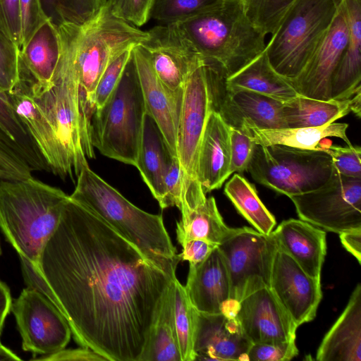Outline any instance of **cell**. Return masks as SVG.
<instances>
[{
  "instance_id": "obj_1",
  "label": "cell",
  "mask_w": 361,
  "mask_h": 361,
  "mask_svg": "<svg viewBox=\"0 0 361 361\" xmlns=\"http://www.w3.org/2000/svg\"><path fill=\"white\" fill-rule=\"evenodd\" d=\"M37 271L75 342L108 361H140L174 279L70 197Z\"/></svg>"
},
{
  "instance_id": "obj_2",
  "label": "cell",
  "mask_w": 361,
  "mask_h": 361,
  "mask_svg": "<svg viewBox=\"0 0 361 361\" xmlns=\"http://www.w3.org/2000/svg\"><path fill=\"white\" fill-rule=\"evenodd\" d=\"M75 183L71 200L101 218L170 277L176 278L180 259L161 215L134 205L88 165L82 169Z\"/></svg>"
},
{
  "instance_id": "obj_3",
  "label": "cell",
  "mask_w": 361,
  "mask_h": 361,
  "mask_svg": "<svg viewBox=\"0 0 361 361\" xmlns=\"http://www.w3.org/2000/svg\"><path fill=\"white\" fill-rule=\"evenodd\" d=\"M19 74L25 80L28 92L47 121L60 155L62 180L75 183L82 169L93 159L94 149L90 126L82 114L79 85L68 57L60 51L59 59L50 82L37 84L27 71L19 66Z\"/></svg>"
},
{
  "instance_id": "obj_4",
  "label": "cell",
  "mask_w": 361,
  "mask_h": 361,
  "mask_svg": "<svg viewBox=\"0 0 361 361\" xmlns=\"http://www.w3.org/2000/svg\"><path fill=\"white\" fill-rule=\"evenodd\" d=\"M56 28L61 51L71 61L78 78L83 115L90 123L95 89L108 63L126 49L139 45L147 37V32L115 16L110 0L84 25L65 24Z\"/></svg>"
},
{
  "instance_id": "obj_5",
  "label": "cell",
  "mask_w": 361,
  "mask_h": 361,
  "mask_svg": "<svg viewBox=\"0 0 361 361\" xmlns=\"http://www.w3.org/2000/svg\"><path fill=\"white\" fill-rule=\"evenodd\" d=\"M69 199L59 188L33 176L0 180V228L20 258L37 271L41 252Z\"/></svg>"
},
{
  "instance_id": "obj_6",
  "label": "cell",
  "mask_w": 361,
  "mask_h": 361,
  "mask_svg": "<svg viewBox=\"0 0 361 361\" xmlns=\"http://www.w3.org/2000/svg\"><path fill=\"white\" fill-rule=\"evenodd\" d=\"M176 24L205 61L220 67L225 78L236 73L266 47V35L248 19L240 0H223Z\"/></svg>"
},
{
  "instance_id": "obj_7",
  "label": "cell",
  "mask_w": 361,
  "mask_h": 361,
  "mask_svg": "<svg viewBox=\"0 0 361 361\" xmlns=\"http://www.w3.org/2000/svg\"><path fill=\"white\" fill-rule=\"evenodd\" d=\"M147 108L133 54L117 85L90 122L94 148L135 166Z\"/></svg>"
},
{
  "instance_id": "obj_8",
  "label": "cell",
  "mask_w": 361,
  "mask_h": 361,
  "mask_svg": "<svg viewBox=\"0 0 361 361\" xmlns=\"http://www.w3.org/2000/svg\"><path fill=\"white\" fill-rule=\"evenodd\" d=\"M342 0H296L286 11L265 51L287 80L298 76L324 38Z\"/></svg>"
},
{
  "instance_id": "obj_9",
  "label": "cell",
  "mask_w": 361,
  "mask_h": 361,
  "mask_svg": "<svg viewBox=\"0 0 361 361\" xmlns=\"http://www.w3.org/2000/svg\"><path fill=\"white\" fill-rule=\"evenodd\" d=\"M334 166L330 155L281 145H257L247 171L259 184L288 196L307 192L323 185Z\"/></svg>"
},
{
  "instance_id": "obj_10",
  "label": "cell",
  "mask_w": 361,
  "mask_h": 361,
  "mask_svg": "<svg viewBox=\"0 0 361 361\" xmlns=\"http://www.w3.org/2000/svg\"><path fill=\"white\" fill-rule=\"evenodd\" d=\"M212 111L204 61L190 75L183 88L176 145L185 190V204L180 212L195 208L207 198L197 180V164L201 140Z\"/></svg>"
},
{
  "instance_id": "obj_11",
  "label": "cell",
  "mask_w": 361,
  "mask_h": 361,
  "mask_svg": "<svg viewBox=\"0 0 361 361\" xmlns=\"http://www.w3.org/2000/svg\"><path fill=\"white\" fill-rule=\"evenodd\" d=\"M289 197L300 219L320 228L338 234L361 229V178L334 168L321 187Z\"/></svg>"
},
{
  "instance_id": "obj_12",
  "label": "cell",
  "mask_w": 361,
  "mask_h": 361,
  "mask_svg": "<svg viewBox=\"0 0 361 361\" xmlns=\"http://www.w3.org/2000/svg\"><path fill=\"white\" fill-rule=\"evenodd\" d=\"M218 247L226 264L233 304L238 306L246 295L259 288L269 287L279 247L272 232L266 235L250 227H242Z\"/></svg>"
},
{
  "instance_id": "obj_13",
  "label": "cell",
  "mask_w": 361,
  "mask_h": 361,
  "mask_svg": "<svg viewBox=\"0 0 361 361\" xmlns=\"http://www.w3.org/2000/svg\"><path fill=\"white\" fill-rule=\"evenodd\" d=\"M204 68L212 110L231 127L242 132L250 128H286L283 102L249 90L227 88L224 75L217 64L204 61Z\"/></svg>"
},
{
  "instance_id": "obj_14",
  "label": "cell",
  "mask_w": 361,
  "mask_h": 361,
  "mask_svg": "<svg viewBox=\"0 0 361 361\" xmlns=\"http://www.w3.org/2000/svg\"><path fill=\"white\" fill-rule=\"evenodd\" d=\"M12 312L22 338V348L47 355L66 348L71 328L55 305L38 290L28 287L12 302Z\"/></svg>"
},
{
  "instance_id": "obj_15",
  "label": "cell",
  "mask_w": 361,
  "mask_h": 361,
  "mask_svg": "<svg viewBox=\"0 0 361 361\" xmlns=\"http://www.w3.org/2000/svg\"><path fill=\"white\" fill-rule=\"evenodd\" d=\"M147 32V37L139 45L157 78L172 90H183L190 75L204 59L176 23L161 24Z\"/></svg>"
},
{
  "instance_id": "obj_16",
  "label": "cell",
  "mask_w": 361,
  "mask_h": 361,
  "mask_svg": "<svg viewBox=\"0 0 361 361\" xmlns=\"http://www.w3.org/2000/svg\"><path fill=\"white\" fill-rule=\"evenodd\" d=\"M269 288L297 327L314 319L322 298L321 279L308 275L279 247Z\"/></svg>"
},
{
  "instance_id": "obj_17",
  "label": "cell",
  "mask_w": 361,
  "mask_h": 361,
  "mask_svg": "<svg viewBox=\"0 0 361 361\" xmlns=\"http://www.w3.org/2000/svg\"><path fill=\"white\" fill-rule=\"evenodd\" d=\"M349 35L345 7L342 0L324 38L297 77L288 80L299 95L329 100L332 75L341 59Z\"/></svg>"
},
{
  "instance_id": "obj_18",
  "label": "cell",
  "mask_w": 361,
  "mask_h": 361,
  "mask_svg": "<svg viewBox=\"0 0 361 361\" xmlns=\"http://www.w3.org/2000/svg\"><path fill=\"white\" fill-rule=\"evenodd\" d=\"M235 317L252 344L295 340L297 326L268 286L244 296Z\"/></svg>"
},
{
  "instance_id": "obj_19",
  "label": "cell",
  "mask_w": 361,
  "mask_h": 361,
  "mask_svg": "<svg viewBox=\"0 0 361 361\" xmlns=\"http://www.w3.org/2000/svg\"><path fill=\"white\" fill-rule=\"evenodd\" d=\"M132 54L147 113L155 121L172 154L177 157V135L183 89L174 91L164 85L157 78L146 52L140 45L133 48Z\"/></svg>"
},
{
  "instance_id": "obj_20",
  "label": "cell",
  "mask_w": 361,
  "mask_h": 361,
  "mask_svg": "<svg viewBox=\"0 0 361 361\" xmlns=\"http://www.w3.org/2000/svg\"><path fill=\"white\" fill-rule=\"evenodd\" d=\"M185 288L199 312L235 316L238 306L231 300L228 273L219 247L201 263L190 264Z\"/></svg>"
},
{
  "instance_id": "obj_21",
  "label": "cell",
  "mask_w": 361,
  "mask_h": 361,
  "mask_svg": "<svg viewBox=\"0 0 361 361\" xmlns=\"http://www.w3.org/2000/svg\"><path fill=\"white\" fill-rule=\"evenodd\" d=\"M252 344L235 317L197 311L195 360L248 361L247 353Z\"/></svg>"
},
{
  "instance_id": "obj_22",
  "label": "cell",
  "mask_w": 361,
  "mask_h": 361,
  "mask_svg": "<svg viewBox=\"0 0 361 361\" xmlns=\"http://www.w3.org/2000/svg\"><path fill=\"white\" fill-rule=\"evenodd\" d=\"M231 126L212 111L201 140L197 180L205 194L220 188L231 176Z\"/></svg>"
},
{
  "instance_id": "obj_23",
  "label": "cell",
  "mask_w": 361,
  "mask_h": 361,
  "mask_svg": "<svg viewBox=\"0 0 361 361\" xmlns=\"http://www.w3.org/2000/svg\"><path fill=\"white\" fill-rule=\"evenodd\" d=\"M279 248L289 255L308 275L321 279L326 254V233L302 219L283 221L272 231Z\"/></svg>"
},
{
  "instance_id": "obj_24",
  "label": "cell",
  "mask_w": 361,
  "mask_h": 361,
  "mask_svg": "<svg viewBox=\"0 0 361 361\" xmlns=\"http://www.w3.org/2000/svg\"><path fill=\"white\" fill-rule=\"evenodd\" d=\"M319 361H361V285L357 283L344 310L318 348Z\"/></svg>"
},
{
  "instance_id": "obj_25",
  "label": "cell",
  "mask_w": 361,
  "mask_h": 361,
  "mask_svg": "<svg viewBox=\"0 0 361 361\" xmlns=\"http://www.w3.org/2000/svg\"><path fill=\"white\" fill-rule=\"evenodd\" d=\"M349 35L331 80L330 98L346 100L361 91V0H343Z\"/></svg>"
},
{
  "instance_id": "obj_26",
  "label": "cell",
  "mask_w": 361,
  "mask_h": 361,
  "mask_svg": "<svg viewBox=\"0 0 361 361\" xmlns=\"http://www.w3.org/2000/svg\"><path fill=\"white\" fill-rule=\"evenodd\" d=\"M173 157L155 121L146 113L135 167L160 207L164 199V176Z\"/></svg>"
},
{
  "instance_id": "obj_27",
  "label": "cell",
  "mask_w": 361,
  "mask_h": 361,
  "mask_svg": "<svg viewBox=\"0 0 361 361\" xmlns=\"http://www.w3.org/2000/svg\"><path fill=\"white\" fill-rule=\"evenodd\" d=\"M354 113L361 116V91L346 100H321L301 95L283 102L286 128L317 127L334 122Z\"/></svg>"
},
{
  "instance_id": "obj_28",
  "label": "cell",
  "mask_w": 361,
  "mask_h": 361,
  "mask_svg": "<svg viewBox=\"0 0 361 361\" xmlns=\"http://www.w3.org/2000/svg\"><path fill=\"white\" fill-rule=\"evenodd\" d=\"M348 127L345 123H331L317 127L281 128L273 129L247 128L243 133L257 145H281L303 149H320V142L329 137L343 140L352 145L346 135Z\"/></svg>"
},
{
  "instance_id": "obj_29",
  "label": "cell",
  "mask_w": 361,
  "mask_h": 361,
  "mask_svg": "<svg viewBox=\"0 0 361 361\" xmlns=\"http://www.w3.org/2000/svg\"><path fill=\"white\" fill-rule=\"evenodd\" d=\"M239 230L224 223L214 197H209L195 208L181 213L176 233L180 245L190 240L200 239L219 246Z\"/></svg>"
},
{
  "instance_id": "obj_30",
  "label": "cell",
  "mask_w": 361,
  "mask_h": 361,
  "mask_svg": "<svg viewBox=\"0 0 361 361\" xmlns=\"http://www.w3.org/2000/svg\"><path fill=\"white\" fill-rule=\"evenodd\" d=\"M224 82L227 88L249 90L282 102L299 95L288 80L273 68L265 49L236 73L224 76Z\"/></svg>"
},
{
  "instance_id": "obj_31",
  "label": "cell",
  "mask_w": 361,
  "mask_h": 361,
  "mask_svg": "<svg viewBox=\"0 0 361 361\" xmlns=\"http://www.w3.org/2000/svg\"><path fill=\"white\" fill-rule=\"evenodd\" d=\"M59 32L49 20L20 49V61L39 85H47L60 56Z\"/></svg>"
},
{
  "instance_id": "obj_32",
  "label": "cell",
  "mask_w": 361,
  "mask_h": 361,
  "mask_svg": "<svg viewBox=\"0 0 361 361\" xmlns=\"http://www.w3.org/2000/svg\"><path fill=\"white\" fill-rule=\"evenodd\" d=\"M140 361H181L175 326L173 280L165 293Z\"/></svg>"
},
{
  "instance_id": "obj_33",
  "label": "cell",
  "mask_w": 361,
  "mask_h": 361,
  "mask_svg": "<svg viewBox=\"0 0 361 361\" xmlns=\"http://www.w3.org/2000/svg\"><path fill=\"white\" fill-rule=\"evenodd\" d=\"M0 139L14 148L34 171H49L34 140L16 114L8 94L0 90Z\"/></svg>"
},
{
  "instance_id": "obj_34",
  "label": "cell",
  "mask_w": 361,
  "mask_h": 361,
  "mask_svg": "<svg viewBox=\"0 0 361 361\" xmlns=\"http://www.w3.org/2000/svg\"><path fill=\"white\" fill-rule=\"evenodd\" d=\"M224 193L257 231L266 235L272 232L276 223L275 218L261 201L253 184L235 173L226 183Z\"/></svg>"
},
{
  "instance_id": "obj_35",
  "label": "cell",
  "mask_w": 361,
  "mask_h": 361,
  "mask_svg": "<svg viewBox=\"0 0 361 361\" xmlns=\"http://www.w3.org/2000/svg\"><path fill=\"white\" fill-rule=\"evenodd\" d=\"M174 286L175 326L181 361H194V350L197 311L177 278L173 280Z\"/></svg>"
},
{
  "instance_id": "obj_36",
  "label": "cell",
  "mask_w": 361,
  "mask_h": 361,
  "mask_svg": "<svg viewBox=\"0 0 361 361\" xmlns=\"http://www.w3.org/2000/svg\"><path fill=\"white\" fill-rule=\"evenodd\" d=\"M107 0H41L44 11L56 27L82 25L92 20Z\"/></svg>"
},
{
  "instance_id": "obj_37",
  "label": "cell",
  "mask_w": 361,
  "mask_h": 361,
  "mask_svg": "<svg viewBox=\"0 0 361 361\" xmlns=\"http://www.w3.org/2000/svg\"><path fill=\"white\" fill-rule=\"evenodd\" d=\"M223 0H154L151 18L161 24L176 23L209 11Z\"/></svg>"
},
{
  "instance_id": "obj_38",
  "label": "cell",
  "mask_w": 361,
  "mask_h": 361,
  "mask_svg": "<svg viewBox=\"0 0 361 361\" xmlns=\"http://www.w3.org/2000/svg\"><path fill=\"white\" fill-rule=\"evenodd\" d=\"M248 19L264 35L272 34L296 0H240Z\"/></svg>"
},
{
  "instance_id": "obj_39",
  "label": "cell",
  "mask_w": 361,
  "mask_h": 361,
  "mask_svg": "<svg viewBox=\"0 0 361 361\" xmlns=\"http://www.w3.org/2000/svg\"><path fill=\"white\" fill-rule=\"evenodd\" d=\"M131 47L115 56L108 63L97 85L94 92V110L100 108L117 85L131 56Z\"/></svg>"
},
{
  "instance_id": "obj_40",
  "label": "cell",
  "mask_w": 361,
  "mask_h": 361,
  "mask_svg": "<svg viewBox=\"0 0 361 361\" xmlns=\"http://www.w3.org/2000/svg\"><path fill=\"white\" fill-rule=\"evenodd\" d=\"M328 153L336 170L348 177L361 178V148L360 146L321 145Z\"/></svg>"
},
{
  "instance_id": "obj_41",
  "label": "cell",
  "mask_w": 361,
  "mask_h": 361,
  "mask_svg": "<svg viewBox=\"0 0 361 361\" xmlns=\"http://www.w3.org/2000/svg\"><path fill=\"white\" fill-rule=\"evenodd\" d=\"M20 48L0 37V90L11 91L18 80Z\"/></svg>"
},
{
  "instance_id": "obj_42",
  "label": "cell",
  "mask_w": 361,
  "mask_h": 361,
  "mask_svg": "<svg viewBox=\"0 0 361 361\" xmlns=\"http://www.w3.org/2000/svg\"><path fill=\"white\" fill-rule=\"evenodd\" d=\"M33 171L19 152L0 139V180L25 179L32 176Z\"/></svg>"
},
{
  "instance_id": "obj_43",
  "label": "cell",
  "mask_w": 361,
  "mask_h": 361,
  "mask_svg": "<svg viewBox=\"0 0 361 361\" xmlns=\"http://www.w3.org/2000/svg\"><path fill=\"white\" fill-rule=\"evenodd\" d=\"M298 354L295 341H271L252 344L248 361H288Z\"/></svg>"
},
{
  "instance_id": "obj_44",
  "label": "cell",
  "mask_w": 361,
  "mask_h": 361,
  "mask_svg": "<svg viewBox=\"0 0 361 361\" xmlns=\"http://www.w3.org/2000/svg\"><path fill=\"white\" fill-rule=\"evenodd\" d=\"M18 11L22 47L49 19L44 11L41 0H18Z\"/></svg>"
},
{
  "instance_id": "obj_45",
  "label": "cell",
  "mask_w": 361,
  "mask_h": 361,
  "mask_svg": "<svg viewBox=\"0 0 361 361\" xmlns=\"http://www.w3.org/2000/svg\"><path fill=\"white\" fill-rule=\"evenodd\" d=\"M256 145L246 133L231 127V175L247 171Z\"/></svg>"
},
{
  "instance_id": "obj_46",
  "label": "cell",
  "mask_w": 361,
  "mask_h": 361,
  "mask_svg": "<svg viewBox=\"0 0 361 361\" xmlns=\"http://www.w3.org/2000/svg\"><path fill=\"white\" fill-rule=\"evenodd\" d=\"M164 199L160 207H177L180 211L185 204L183 176L177 157H173L164 176Z\"/></svg>"
},
{
  "instance_id": "obj_47",
  "label": "cell",
  "mask_w": 361,
  "mask_h": 361,
  "mask_svg": "<svg viewBox=\"0 0 361 361\" xmlns=\"http://www.w3.org/2000/svg\"><path fill=\"white\" fill-rule=\"evenodd\" d=\"M154 0H110L113 14L135 27H140L151 18Z\"/></svg>"
},
{
  "instance_id": "obj_48",
  "label": "cell",
  "mask_w": 361,
  "mask_h": 361,
  "mask_svg": "<svg viewBox=\"0 0 361 361\" xmlns=\"http://www.w3.org/2000/svg\"><path fill=\"white\" fill-rule=\"evenodd\" d=\"M0 37L21 48L18 0H0Z\"/></svg>"
},
{
  "instance_id": "obj_49",
  "label": "cell",
  "mask_w": 361,
  "mask_h": 361,
  "mask_svg": "<svg viewBox=\"0 0 361 361\" xmlns=\"http://www.w3.org/2000/svg\"><path fill=\"white\" fill-rule=\"evenodd\" d=\"M178 255L180 261H188L195 265L203 262L218 245L200 239H192L185 243Z\"/></svg>"
},
{
  "instance_id": "obj_50",
  "label": "cell",
  "mask_w": 361,
  "mask_h": 361,
  "mask_svg": "<svg viewBox=\"0 0 361 361\" xmlns=\"http://www.w3.org/2000/svg\"><path fill=\"white\" fill-rule=\"evenodd\" d=\"M35 360L44 361H108L101 354L90 348L62 349L54 353L42 355Z\"/></svg>"
},
{
  "instance_id": "obj_51",
  "label": "cell",
  "mask_w": 361,
  "mask_h": 361,
  "mask_svg": "<svg viewBox=\"0 0 361 361\" xmlns=\"http://www.w3.org/2000/svg\"><path fill=\"white\" fill-rule=\"evenodd\" d=\"M343 247L352 254L358 262L361 261V229H355L339 233Z\"/></svg>"
},
{
  "instance_id": "obj_52",
  "label": "cell",
  "mask_w": 361,
  "mask_h": 361,
  "mask_svg": "<svg viewBox=\"0 0 361 361\" xmlns=\"http://www.w3.org/2000/svg\"><path fill=\"white\" fill-rule=\"evenodd\" d=\"M12 298L8 286L0 280V344L1 334L5 319L11 312Z\"/></svg>"
},
{
  "instance_id": "obj_53",
  "label": "cell",
  "mask_w": 361,
  "mask_h": 361,
  "mask_svg": "<svg viewBox=\"0 0 361 361\" xmlns=\"http://www.w3.org/2000/svg\"><path fill=\"white\" fill-rule=\"evenodd\" d=\"M2 360L20 361L21 358L7 347L0 344V361Z\"/></svg>"
},
{
  "instance_id": "obj_54",
  "label": "cell",
  "mask_w": 361,
  "mask_h": 361,
  "mask_svg": "<svg viewBox=\"0 0 361 361\" xmlns=\"http://www.w3.org/2000/svg\"><path fill=\"white\" fill-rule=\"evenodd\" d=\"M1 244H0V250H1Z\"/></svg>"
}]
</instances>
